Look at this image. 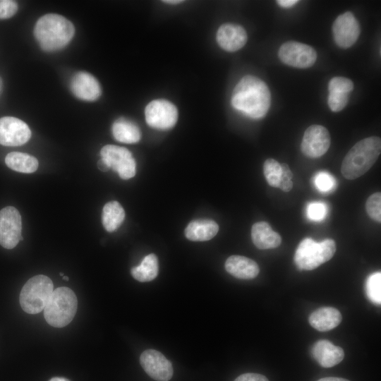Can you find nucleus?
<instances>
[{
    "instance_id": "15",
    "label": "nucleus",
    "mask_w": 381,
    "mask_h": 381,
    "mask_svg": "<svg viewBox=\"0 0 381 381\" xmlns=\"http://www.w3.org/2000/svg\"><path fill=\"white\" fill-rule=\"evenodd\" d=\"M70 88L75 97L89 102L97 99L102 93L98 80L85 71H79L72 77Z\"/></svg>"
},
{
    "instance_id": "13",
    "label": "nucleus",
    "mask_w": 381,
    "mask_h": 381,
    "mask_svg": "<svg viewBox=\"0 0 381 381\" xmlns=\"http://www.w3.org/2000/svg\"><path fill=\"white\" fill-rule=\"evenodd\" d=\"M31 131L26 123L13 117L0 119V144L4 146H19L27 143Z\"/></svg>"
},
{
    "instance_id": "5",
    "label": "nucleus",
    "mask_w": 381,
    "mask_h": 381,
    "mask_svg": "<svg viewBox=\"0 0 381 381\" xmlns=\"http://www.w3.org/2000/svg\"><path fill=\"white\" fill-rule=\"evenodd\" d=\"M335 251L336 243L333 239L316 242L311 238H306L296 250L294 262L298 270H313L329 261Z\"/></svg>"
},
{
    "instance_id": "31",
    "label": "nucleus",
    "mask_w": 381,
    "mask_h": 381,
    "mask_svg": "<svg viewBox=\"0 0 381 381\" xmlns=\"http://www.w3.org/2000/svg\"><path fill=\"white\" fill-rule=\"evenodd\" d=\"M353 89L352 80L344 77H334L328 84L329 92H344L349 94Z\"/></svg>"
},
{
    "instance_id": "22",
    "label": "nucleus",
    "mask_w": 381,
    "mask_h": 381,
    "mask_svg": "<svg viewBox=\"0 0 381 381\" xmlns=\"http://www.w3.org/2000/svg\"><path fill=\"white\" fill-rule=\"evenodd\" d=\"M111 131L114 138L123 143H135L141 138V132L138 126L134 122L124 118L115 121Z\"/></svg>"
},
{
    "instance_id": "43",
    "label": "nucleus",
    "mask_w": 381,
    "mask_h": 381,
    "mask_svg": "<svg viewBox=\"0 0 381 381\" xmlns=\"http://www.w3.org/2000/svg\"><path fill=\"white\" fill-rule=\"evenodd\" d=\"M62 278H63V279H65V280H66V281L68 280V277L67 276H66V275H64V276L62 277Z\"/></svg>"
},
{
    "instance_id": "44",
    "label": "nucleus",
    "mask_w": 381,
    "mask_h": 381,
    "mask_svg": "<svg viewBox=\"0 0 381 381\" xmlns=\"http://www.w3.org/2000/svg\"><path fill=\"white\" fill-rule=\"evenodd\" d=\"M60 275H61V277H63L64 274L62 272H61V273H60Z\"/></svg>"
},
{
    "instance_id": "35",
    "label": "nucleus",
    "mask_w": 381,
    "mask_h": 381,
    "mask_svg": "<svg viewBox=\"0 0 381 381\" xmlns=\"http://www.w3.org/2000/svg\"><path fill=\"white\" fill-rule=\"evenodd\" d=\"M282 168V181H289L293 178V173L289 167V165L286 163H282L281 164Z\"/></svg>"
},
{
    "instance_id": "9",
    "label": "nucleus",
    "mask_w": 381,
    "mask_h": 381,
    "mask_svg": "<svg viewBox=\"0 0 381 381\" xmlns=\"http://www.w3.org/2000/svg\"><path fill=\"white\" fill-rule=\"evenodd\" d=\"M147 123L157 129L167 130L172 128L178 119V111L174 104L164 99L150 102L145 109Z\"/></svg>"
},
{
    "instance_id": "1",
    "label": "nucleus",
    "mask_w": 381,
    "mask_h": 381,
    "mask_svg": "<svg viewBox=\"0 0 381 381\" xmlns=\"http://www.w3.org/2000/svg\"><path fill=\"white\" fill-rule=\"evenodd\" d=\"M271 95L267 85L261 79L246 75L234 89L232 107L252 119H261L270 107Z\"/></svg>"
},
{
    "instance_id": "27",
    "label": "nucleus",
    "mask_w": 381,
    "mask_h": 381,
    "mask_svg": "<svg viewBox=\"0 0 381 381\" xmlns=\"http://www.w3.org/2000/svg\"><path fill=\"white\" fill-rule=\"evenodd\" d=\"M365 291L368 298L374 303H381V272L371 274L366 279Z\"/></svg>"
},
{
    "instance_id": "17",
    "label": "nucleus",
    "mask_w": 381,
    "mask_h": 381,
    "mask_svg": "<svg viewBox=\"0 0 381 381\" xmlns=\"http://www.w3.org/2000/svg\"><path fill=\"white\" fill-rule=\"evenodd\" d=\"M312 355L322 367L330 368L339 364L344 357L343 349L328 340L318 341L312 348Z\"/></svg>"
},
{
    "instance_id": "16",
    "label": "nucleus",
    "mask_w": 381,
    "mask_h": 381,
    "mask_svg": "<svg viewBox=\"0 0 381 381\" xmlns=\"http://www.w3.org/2000/svg\"><path fill=\"white\" fill-rule=\"evenodd\" d=\"M217 42L225 51L236 52L246 44L247 34L245 29L239 25L223 24L217 30Z\"/></svg>"
},
{
    "instance_id": "36",
    "label": "nucleus",
    "mask_w": 381,
    "mask_h": 381,
    "mask_svg": "<svg viewBox=\"0 0 381 381\" xmlns=\"http://www.w3.org/2000/svg\"><path fill=\"white\" fill-rule=\"evenodd\" d=\"M279 188L284 192H289L293 188V182L291 180L282 181H281Z\"/></svg>"
},
{
    "instance_id": "7",
    "label": "nucleus",
    "mask_w": 381,
    "mask_h": 381,
    "mask_svg": "<svg viewBox=\"0 0 381 381\" xmlns=\"http://www.w3.org/2000/svg\"><path fill=\"white\" fill-rule=\"evenodd\" d=\"M100 155L110 169L116 171L121 179H129L135 176V161L128 149L107 145L101 149Z\"/></svg>"
},
{
    "instance_id": "39",
    "label": "nucleus",
    "mask_w": 381,
    "mask_h": 381,
    "mask_svg": "<svg viewBox=\"0 0 381 381\" xmlns=\"http://www.w3.org/2000/svg\"><path fill=\"white\" fill-rule=\"evenodd\" d=\"M318 381H349V380L341 378V377H329L321 378L318 380Z\"/></svg>"
},
{
    "instance_id": "12",
    "label": "nucleus",
    "mask_w": 381,
    "mask_h": 381,
    "mask_svg": "<svg viewBox=\"0 0 381 381\" xmlns=\"http://www.w3.org/2000/svg\"><path fill=\"white\" fill-rule=\"evenodd\" d=\"M360 33V24L350 11L339 15L333 23V37L341 48L351 47L358 40Z\"/></svg>"
},
{
    "instance_id": "11",
    "label": "nucleus",
    "mask_w": 381,
    "mask_h": 381,
    "mask_svg": "<svg viewBox=\"0 0 381 381\" xmlns=\"http://www.w3.org/2000/svg\"><path fill=\"white\" fill-rule=\"evenodd\" d=\"M331 143L327 129L320 125H312L304 132L301 145L302 152L310 158H318L325 155Z\"/></svg>"
},
{
    "instance_id": "40",
    "label": "nucleus",
    "mask_w": 381,
    "mask_h": 381,
    "mask_svg": "<svg viewBox=\"0 0 381 381\" xmlns=\"http://www.w3.org/2000/svg\"><path fill=\"white\" fill-rule=\"evenodd\" d=\"M49 381H70V380L64 377H56L52 378Z\"/></svg>"
},
{
    "instance_id": "6",
    "label": "nucleus",
    "mask_w": 381,
    "mask_h": 381,
    "mask_svg": "<svg viewBox=\"0 0 381 381\" xmlns=\"http://www.w3.org/2000/svg\"><path fill=\"white\" fill-rule=\"evenodd\" d=\"M53 291L54 285L50 278L42 274L34 276L21 289L19 301L22 309L29 314L41 312Z\"/></svg>"
},
{
    "instance_id": "32",
    "label": "nucleus",
    "mask_w": 381,
    "mask_h": 381,
    "mask_svg": "<svg viewBox=\"0 0 381 381\" xmlns=\"http://www.w3.org/2000/svg\"><path fill=\"white\" fill-rule=\"evenodd\" d=\"M349 95L344 92H329L327 104L330 109L334 112L341 111L348 103Z\"/></svg>"
},
{
    "instance_id": "23",
    "label": "nucleus",
    "mask_w": 381,
    "mask_h": 381,
    "mask_svg": "<svg viewBox=\"0 0 381 381\" xmlns=\"http://www.w3.org/2000/svg\"><path fill=\"white\" fill-rule=\"evenodd\" d=\"M124 218V210L119 202L110 201L104 206L102 221L106 231H116L121 225Z\"/></svg>"
},
{
    "instance_id": "3",
    "label": "nucleus",
    "mask_w": 381,
    "mask_h": 381,
    "mask_svg": "<svg viewBox=\"0 0 381 381\" xmlns=\"http://www.w3.org/2000/svg\"><path fill=\"white\" fill-rule=\"evenodd\" d=\"M380 152V138L371 136L358 141L349 150L342 161V176L349 180L363 176L373 166Z\"/></svg>"
},
{
    "instance_id": "38",
    "label": "nucleus",
    "mask_w": 381,
    "mask_h": 381,
    "mask_svg": "<svg viewBox=\"0 0 381 381\" xmlns=\"http://www.w3.org/2000/svg\"><path fill=\"white\" fill-rule=\"evenodd\" d=\"M97 167L102 171H107L110 169L107 163L102 158L97 162Z\"/></svg>"
},
{
    "instance_id": "34",
    "label": "nucleus",
    "mask_w": 381,
    "mask_h": 381,
    "mask_svg": "<svg viewBox=\"0 0 381 381\" xmlns=\"http://www.w3.org/2000/svg\"><path fill=\"white\" fill-rule=\"evenodd\" d=\"M234 381H269L268 379L260 374L248 373L238 376Z\"/></svg>"
},
{
    "instance_id": "25",
    "label": "nucleus",
    "mask_w": 381,
    "mask_h": 381,
    "mask_svg": "<svg viewBox=\"0 0 381 381\" xmlns=\"http://www.w3.org/2000/svg\"><path fill=\"white\" fill-rule=\"evenodd\" d=\"M158 271L157 257L154 253H150L143 259L139 265L132 267L131 273L135 279L140 282H145L156 278Z\"/></svg>"
},
{
    "instance_id": "10",
    "label": "nucleus",
    "mask_w": 381,
    "mask_h": 381,
    "mask_svg": "<svg viewBox=\"0 0 381 381\" xmlns=\"http://www.w3.org/2000/svg\"><path fill=\"white\" fill-rule=\"evenodd\" d=\"M21 217L18 210L8 206L0 210V245L6 249L16 246L21 238Z\"/></svg>"
},
{
    "instance_id": "41",
    "label": "nucleus",
    "mask_w": 381,
    "mask_h": 381,
    "mask_svg": "<svg viewBox=\"0 0 381 381\" xmlns=\"http://www.w3.org/2000/svg\"><path fill=\"white\" fill-rule=\"evenodd\" d=\"M163 2L167 3V4H180V3L183 2V1H179V0H174V1L167 0V1H163Z\"/></svg>"
},
{
    "instance_id": "29",
    "label": "nucleus",
    "mask_w": 381,
    "mask_h": 381,
    "mask_svg": "<svg viewBox=\"0 0 381 381\" xmlns=\"http://www.w3.org/2000/svg\"><path fill=\"white\" fill-rule=\"evenodd\" d=\"M327 205L323 202H310L306 208L308 217L314 222H321L325 219L327 215Z\"/></svg>"
},
{
    "instance_id": "30",
    "label": "nucleus",
    "mask_w": 381,
    "mask_h": 381,
    "mask_svg": "<svg viewBox=\"0 0 381 381\" xmlns=\"http://www.w3.org/2000/svg\"><path fill=\"white\" fill-rule=\"evenodd\" d=\"M315 184L320 192L328 193L334 188L336 181L329 173L320 171L315 175Z\"/></svg>"
},
{
    "instance_id": "2",
    "label": "nucleus",
    "mask_w": 381,
    "mask_h": 381,
    "mask_svg": "<svg viewBox=\"0 0 381 381\" xmlns=\"http://www.w3.org/2000/svg\"><path fill=\"white\" fill-rule=\"evenodd\" d=\"M75 34L73 24L65 17L45 14L38 19L34 35L40 47L46 52L59 50L66 47Z\"/></svg>"
},
{
    "instance_id": "26",
    "label": "nucleus",
    "mask_w": 381,
    "mask_h": 381,
    "mask_svg": "<svg viewBox=\"0 0 381 381\" xmlns=\"http://www.w3.org/2000/svg\"><path fill=\"white\" fill-rule=\"evenodd\" d=\"M263 172L268 184L279 188L282 180L281 164L275 159L269 158L264 162Z\"/></svg>"
},
{
    "instance_id": "18",
    "label": "nucleus",
    "mask_w": 381,
    "mask_h": 381,
    "mask_svg": "<svg viewBox=\"0 0 381 381\" xmlns=\"http://www.w3.org/2000/svg\"><path fill=\"white\" fill-rule=\"evenodd\" d=\"M225 269L230 274L241 279H251L260 272L258 265L248 258L231 255L225 262Z\"/></svg>"
},
{
    "instance_id": "19",
    "label": "nucleus",
    "mask_w": 381,
    "mask_h": 381,
    "mask_svg": "<svg viewBox=\"0 0 381 381\" xmlns=\"http://www.w3.org/2000/svg\"><path fill=\"white\" fill-rule=\"evenodd\" d=\"M251 238L253 244L262 250L277 248L282 243L280 235L266 222H258L252 226Z\"/></svg>"
},
{
    "instance_id": "4",
    "label": "nucleus",
    "mask_w": 381,
    "mask_h": 381,
    "mask_svg": "<svg viewBox=\"0 0 381 381\" xmlns=\"http://www.w3.org/2000/svg\"><path fill=\"white\" fill-rule=\"evenodd\" d=\"M77 306L75 293L68 287H59L53 291L44 308L45 320L54 327H65L73 319Z\"/></svg>"
},
{
    "instance_id": "24",
    "label": "nucleus",
    "mask_w": 381,
    "mask_h": 381,
    "mask_svg": "<svg viewBox=\"0 0 381 381\" xmlns=\"http://www.w3.org/2000/svg\"><path fill=\"white\" fill-rule=\"evenodd\" d=\"M5 162L10 169L21 173H32L38 167V161L35 157L19 152L8 153L6 156Z\"/></svg>"
},
{
    "instance_id": "33",
    "label": "nucleus",
    "mask_w": 381,
    "mask_h": 381,
    "mask_svg": "<svg viewBox=\"0 0 381 381\" xmlns=\"http://www.w3.org/2000/svg\"><path fill=\"white\" fill-rule=\"evenodd\" d=\"M18 11V4L14 1L0 0V19L12 17Z\"/></svg>"
},
{
    "instance_id": "42",
    "label": "nucleus",
    "mask_w": 381,
    "mask_h": 381,
    "mask_svg": "<svg viewBox=\"0 0 381 381\" xmlns=\"http://www.w3.org/2000/svg\"><path fill=\"white\" fill-rule=\"evenodd\" d=\"M2 87H3V82H2L1 78H0V95H1V91H2Z\"/></svg>"
},
{
    "instance_id": "37",
    "label": "nucleus",
    "mask_w": 381,
    "mask_h": 381,
    "mask_svg": "<svg viewBox=\"0 0 381 381\" xmlns=\"http://www.w3.org/2000/svg\"><path fill=\"white\" fill-rule=\"evenodd\" d=\"M298 2L297 0H277V3L283 8H290Z\"/></svg>"
},
{
    "instance_id": "14",
    "label": "nucleus",
    "mask_w": 381,
    "mask_h": 381,
    "mask_svg": "<svg viewBox=\"0 0 381 381\" xmlns=\"http://www.w3.org/2000/svg\"><path fill=\"white\" fill-rule=\"evenodd\" d=\"M140 363L145 373L157 381H169L173 376L171 363L157 350L144 351L140 356Z\"/></svg>"
},
{
    "instance_id": "8",
    "label": "nucleus",
    "mask_w": 381,
    "mask_h": 381,
    "mask_svg": "<svg viewBox=\"0 0 381 381\" xmlns=\"http://www.w3.org/2000/svg\"><path fill=\"white\" fill-rule=\"evenodd\" d=\"M278 56L284 64L298 68H309L317 59V53L312 47L295 41L284 43Z\"/></svg>"
},
{
    "instance_id": "28",
    "label": "nucleus",
    "mask_w": 381,
    "mask_h": 381,
    "mask_svg": "<svg viewBox=\"0 0 381 381\" xmlns=\"http://www.w3.org/2000/svg\"><path fill=\"white\" fill-rule=\"evenodd\" d=\"M366 212L374 221L381 222V193L376 192L370 195L365 203Z\"/></svg>"
},
{
    "instance_id": "20",
    "label": "nucleus",
    "mask_w": 381,
    "mask_h": 381,
    "mask_svg": "<svg viewBox=\"0 0 381 381\" xmlns=\"http://www.w3.org/2000/svg\"><path fill=\"white\" fill-rule=\"evenodd\" d=\"M342 317L341 313L332 307H322L313 311L309 316V323L320 332H326L337 327Z\"/></svg>"
},
{
    "instance_id": "21",
    "label": "nucleus",
    "mask_w": 381,
    "mask_h": 381,
    "mask_svg": "<svg viewBox=\"0 0 381 381\" xmlns=\"http://www.w3.org/2000/svg\"><path fill=\"white\" fill-rule=\"evenodd\" d=\"M219 226L212 219H195L190 222L185 229L186 237L193 241H205L217 234Z\"/></svg>"
}]
</instances>
